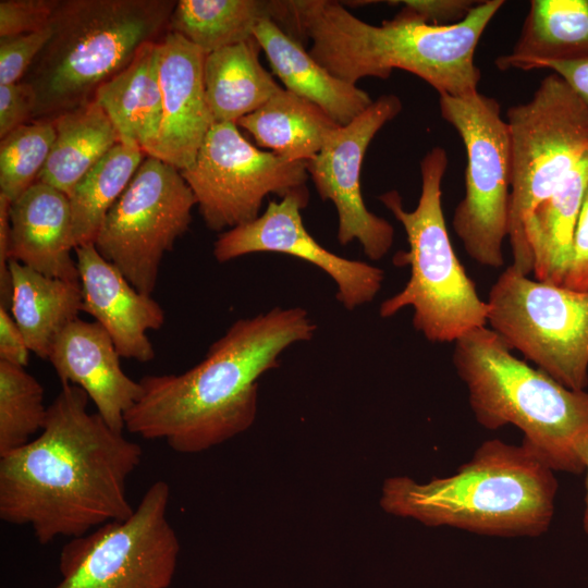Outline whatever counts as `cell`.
<instances>
[{
  "label": "cell",
  "instance_id": "6da1fadb",
  "mask_svg": "<svg viewBox=\"0 0 588 588\" xmlns=\"http://www.w3.org/2000/svg\"><path fill=\"white\" fill-rule=\"evenodd\" d=\"M39 436L0 457V517L37 541L77 538L134 511L126 481L143 450L112 429L79 387L61 383Z\"/></svg>",
  "mask_w": 588,
  "mask_h": 588
},
{
  "label": "cell",
  "instance_id": "7a4b0ae2",
  "mask_svg": "<svg viewBox=\"0 0 588 588\" xmlns=\"http://www.w3.org/2000/svg\"><path fill=\"white\" fill-rule=\"evenodd\" d=\"M317 330L306 309L275 307L236 320L185 372L148 375L124 416L125 429L163 439L179 453H197L248 429L257 413L258 380L291 345Z\"/></svg>",
  "mask_w": 588,
  "mask_h": 588
},
{
  "label": "cell",
  "instance_id": "3957f363",
  "mask_svg": "<svg viewBox=\"0 0 588 588\" xmlns=\"http://www.w3.org/2000/svg\"><path fill=\"white\" fill-rule=\"evenodd\" d=\"M503 0L479 1L454 24L434 25L400 11L381 25L369 24L330 0H289L287 33L311 41L310 56L352 85L365 77L388 78L394 69L409 72L439 95L478 93V42Z\"/></svg>",
  "mask_w": 588,
  "mask_h": 588
},
{
  "label": "cell",
  "instance_id": "277c9868",
  "mask_svg": "<svg viewBox=\"0 0 588 588\" xmlns=\"http://www.w3.org/2000/svg\"><path fill=\"white\" fill-rule=\"evenodd\" d=\"M556 492L554 470L529 445L491 439L451 476L425 483L388 478L380 505L389 514L431 527L538 537L551 525Z\"/></svg>",
  "mask_w": 588,
  "mask_h": 588
},
{
  "label": "cell",
  "instance_id": "5b68a950",
  "mask_svg": "<svg viewBox=\"0 0 588 588\" xmlns=\"http://www.w3.org/2000/svg\"><path fill=\"white\" fill-rule=\"evenodd\" d=\"M174 0H59L51 36L21 82L35 94L32 121L95 99L98 88L168 33Z\"/></svg>",
  "mask_w": 588,
  "mask_h": 588
},
{
  "label": "cell",
  "instance_id": "8992f818",
  "mask_svg": "<svg viewBox=\"0 0 588 588\" xmlns=\"http://www.w3.org/2000/svg\"><path fill=\"white\" fill-rule=\"evenodd\" d=\"M454 344L453 365L477 422L489 430L513 425L554 471L581 474L588 391L571 390L518 359L488 326Z\"/></svg>",
  "mask_w": 588,
  "mask_h": 588
},
{
  "label": "cell",
  "instance_id": "52a82bcc",
  "mask_svg": "<svg viewBox=\"0 0 588 588\" xmlns=\"http://www.w3.org/2000/svg\"><path fill=\"white\" fill-rule=\"evenodd\" d=\"M448 155L433 147L420 161L421 192L416 208L403 207L395 189L379 196L404 228L408 250L399 252L396 266L408 265L406 285L387 298L379 308L389 318L412 307L413 326L433 343L456 342L466 333L487 326L488 304L467 275L452 246L442 209V182Z\"/></svg>",
  "mask_w": 588,
  "mask_h": 588
},
{
  "label": "cell",
  "instance_id": "ba28073f",
  "mask_svg": "<svg viewBox=\"0 0 588 588\" xmlns=\"http://www.w3.org/2000/svg\"><path fill=\"white\" fill-rule=\"evenodd\" d=\"M506 117L511 142L510 267L529 275L534 257L526 226L538 205L588 152V108L551 73L528 101L511 107Z\"/></svg>",
  "mask_w": 588,
  "mask_h": 588
},
{
  "label": "cell",
  "instance_id": "9c48e42d",
  "mask_svg": "<svg viewBox=\"0 0 588 588\" xmlns=\"http://www.w3.org/2000/svg\"><path fill=\"white\" fill-rule=\"evenodd\" d=\"M487 324L513 351L564 387H588V291L580 292L515 272L493 283Z\"/></svg>",
  "mask_w": 588,
  "mask_h": 588
},
{
  "label": "cell",
  "instance_id": "30bf717a",
  "mask_svg": "<svg viewBox=\"0 0 588 588\" xmlns=\"http://www.w3.org/2000/svg\"><path fill=\"white\" fill-rule=\"evenodd\" d=\"M443 120L458 133L465 151V195L454 210L453 229L477 264L503 266L511 203V142L497 99L479 91L439 97Z\"/></svg>",
  "mask_w": 588,
  "mask_h": 588
},
{
  "label": "cell",
  "instance_id": "8fae6325",
  "mask_svg": "<svg viewBox=\"0 0 588 588\" xmlns=\"http://www.w3.org/2000/svg\"><path fill=\"white\" fill-rule=\"evenodd\" d=\"M170 491L158 480L127 518L72 538L62 548L54 588H169L181 550L167 517Z\"/></svg>",
  "mask_w": 588,
  "mask_h": 588
},
{
  "label": "cell",
  "instance_id": "7c38bea8",
  "mask_svg": "<svg viewBox=\"0 0 588 588\" xmlns=\"http://www.w3.org/2000/svg\"><path fill=\"white\" fill-rule=\"evenodd\" d=\"M196 205L180 170L147 156L108 211L94 244L137 291L151 296L161 261L188 231Z\"/></svg>",
  "mask_w": 588,
  "mask_h": 588
},
{
  "label": "cell",
  "instance_id": "4fadbf2b",
  "mask_svg": "<svg viewBox=\"0 0 588 588\" xmlns=\"http://www.w3.org/2000/svg\"><path fill=\"white\" fill-rule=\"evenodd\" d=\"M180 172L216 232L252 222L269 194L284 198L306 188L308 179L306 161L259 149L233 122L215 123L192 166Z\"/></svg>",
  "mask_w": 588,
  "mask_h": 588
},
{
  "label": "cell",
  "instance_id": "5bb4252c",
  "mask_svg": "<svg viewBox=\"0 0 588 588\" xmlns=\"http://www.w3.org/2000/svg\"><path fill=\"white\" fill-rule=\"evenodd\" d=\"M401 110L396 95L380 96L348 124L334 130L321 150L306 161L317 193L336 209L339 243L357 241L371 260H380L391 249L394 228L367 209L360 189L362 167L372 138Z\"/></svg>",
  "mask_w": 588,
  "mask_h": 588
},
{
  "label": "cell",
  "instance_id": "9a60e30c",
  "mask_svg": "<svg viewBox=\"0 0 588 588\" xmlns=\"http://www.w3.org/2000/svg\"><path fill=\"white\" fill-rule=\"evenodd\" d=\"M308 200L307 188L295 191L280 201L270 200L265 212L252 222L219 234L213 244L215 258L226 262L253 253L291 255L329 274L338 286V301L347 310L372 302L381 289L383 270L338 256L321 246L303 223L301 210Z\"/></svg>",
  "mask_w": 588,
  "mask_h": 588
},
{
  "label": "cell",
  "instance_id": "2e32d148",
  "mask_svg": "<svg viewBox=\"0 0 588 588\" xmlns=\"http://www.w3.org/2000/svg\"><path fill=\"white\" fill-rule=\"evenodd\" d=\"M159 47L162 122L158 140L147 156L182 171L192 166L215 124L204 84L207 53L171 32Z\"/></svg>",
  "mask_w": 588,
  "mask_h": 588
},
{
  "label": "cell",
  "instance_id": "e0dca14e",
  "mask_svg": "<svg viewBox=\"0 0 588 588\" xmlns=\"http://www.w3.org/2000/svg\"><path fill=\"white\" fill-rule=\"evenodd\" d=\"M83 295V311L95 318L111 336L123 358L148 363L155 358L147 332L164 323L162 307L137 291L97 250L94 243L75 247Z\"/></svg>",
  "mask_w": 588,
  "mask_h": 588
},
{
  "label": "cell",
  "instance_id": "ac0fdd59",
  "mask_svg": "<svg viewBox=\"0 0 588 588\" xmlns=\"http://www.w3.org/2000/svg\"><path fill=\"white\" fill-rule=\"evenodd\" d=\"M120 358L109 333L79 318L59 334L48 357L61 383L82 388L103 420L123 432L124 416L140 397L142 385L123 371Z\"/></svg>",
  "mask_w": 588,
  "mask_h": 588
},
{
  "label": "cell",
  "instance_id": "d6986e66",
  "mask_svg": "<svg viewBox=\"0 0 588 588\" xmlns=\"http://www.w3.org/2000/svg\"><path fill=\"white\" fill-rule=\"evenodd\" d=\"M10 260L48 277L79 282L69 197L36 181L9 208Z\"/></svg>",
  "mask_w": 588,
  "mask_h": 588
},
{
  "label": "cell",
  "instance_id": "ffe728a7",
  "mask_svg": "<svg viewBox=\"0 0 588 588\" xmlns=\"http://www.w3.org/2000/svg\"><path fill=\"white\" fill-rule=\"evenodd\" d=\"M254 38L285 89L321 108L340 126L373 102L365 90L332 75L274 21H260Z\"/></svg>",
  "mask_w": 588,
  "mask_h": 588
},
{
  "label": "cell",
  "instance_id": "44dd1931",
  "mask_svg": "<svg viewBox=\"0 0 588 588\" xmlns=\"http://www.w3.org/2000/svg\"><path fill=\"white\" fill-rule=\"evenodd\" d=\"M159 41L144 46L127 68L98 88L94 99L110 119L120 143L146 155L156 145L162 122Z\"/></svg>",
  "mask_w": 588,
  "mask_h": 588
},
{
  "label": "cell",
  "instance_id": "7402d4cb",
  "mask_svg": "<svg viewBox=\"0 0 588 588\" xmlns=\"http://www.w3.org/2000/svg\"><path fill=\"white\" fill-rule=\"evenodd\" d=\"M9 268L11 315L29 351L48 359L59 334L83 311L81 282L48 277L12 259Z\"/></svg>",
  "mask_w": 588,
  "mask_h": 588
},
{
  "label": "cell",
  "instance_id": "603a6c76",
  "mask_svg": "<svg viewBox=\"0 0 588 588\" xmlns=\"http://www.w3.org/2000/svg\"><path fill=\"white\" fill-rule=\"evenodd\" d=\"M588 59V0H532L520 34L495 65L529 71L543 61Z\"/></svg>",
  "mask_w": 588,
  "mask_h": 588
},
{
  "label": "cell",
  "instance_id": "cb8c5ba5",
  "mask_svg": "<svg viewBox=\"0 0 588 588\" xmlns=\"http://www.w3.org/2000/svg\"><path fill=\"white\" fill-rule=\"evenodd\" d=\"M259 49L253 37L206 54L204 84L215 123H237L282 89L261 65Z\"/></svg>",
  "mask_w": 588,
  "mask_h": 588
},
{
  "label": "cell",
  "instance_id": "d4e9b609",
  "mask_svg": "<svg viewBox=\"0 0 588 588\" xmlns=\"http://www.w3.org/2000/svg\"><path fill=\"white\" fill-rule=\"evenodd\" d=\"M588 188V152L534 210L526 238L536 280L562 285L569 264L577 219Z\"/></svg>",
  "mask_w": 588,
  "mask_h": 588
},
{
  "label": "cell",
  "instance_id": "484cf974",
  "mask_svg": "<svg viewBox=\"0 0 588 588\" xmlns=\"http://www.w3.org/2000/svg\"><path fill=\"white\" fill-rule=\"evenodd\" d=\"M236 124L259 147L290 161L313 159L340 126L321 108L285 88Z\"/></svg>",
  "mask_w": 588,
  "mask_h": 588
},
{
  "label": "cell",
  "instance_id": "4316f807",
  "mask_svg": "<svg viewBox=\"0 0 588 588\" xmlns=\"http://www.w3.org/2000/svg\"><path fill=\"white\" fill-rule=\"evenodd\" d=\"M286 16V1L179 0L168 32L181 35L210 53L253 38L254 28L262 20H272L282 26Z\"/></svg>",
  "mask_w": 588,
  "mask_h": 588
},
{
  "label": "cell",
  "instance_id": "83f0119b",
  "mask_svg": "<svg viewBox=\"0 0 588 588\" xmlns=\"http://www.w3.org/2000/svg\"><path fill=\"white\" fill-rule=\"evenodd\" d=\"M54 140L37 181L68 197L75 184L118 143V133L95 101L59 114Z\"/></svg>",
  "mask_w": 588,
  "mask_h": 588
},
{
  "label": "cell",
  "instance_id": "f1b7e54d",
  "mask_svg": "<svg viewBox=\"0 0 588 588\" xmlns=\"http://www.w3.org/2000/svg\"><path fill=\"white\" fill-rule=\"evenodd\" d=\"M147 156L118 143L73 187L69 195L75 247L95 243L102 222Z\"/></svg>",
  "mask_w": 588,
  "mask_h": 588
},
{
  "label": "cell",
  "instance_id": "f546056e",
  "mask_svg": "<svg viewBox=\"0 0 588 588\" xmlns=\"http://www.w3.org/2000/svg\"><path fill=\"white\" fill-rule=\"evenodd\" d=\"M47 409L40 382L25 367L0 360V457L42 430Z\"/></svg>",
  "mask_w": 588,
  "mask_h": 588
},
{
  "label": "cell",
  "instance_id": "4dcf8cb0",
  "mask_svg": "<svg viewBox=\"0 0 588 588\" xmlns=\"http://www.w3.org/2000/svg\"><path fill=\"white\" fill-rule=\"evenodd\" d=\"M56 132L52 121H30L0 143V195L13 203L32 186L50 154Z\"/></svg>",
  "mask_w": 588,
  "mask_h": 588
},
{
  "label": "cell",
  "instance_id": "1f68e13d",
  "mask_svg": "<svg viewBox=\"0 0 588 588\" xmlns=\"http://www.w3.org/2000/svg\"><path fill=\"white\" fill-rule=\"evenodd\" d=\"M51 26L35 33L0 37V85L21 82L51 36Z\"/></svg>",
  "mask_w": 588,
  "mask_h": 588
},
{
  "label": "cell",
  "instance_id": "d6a6232c",
  "mask_svg": "<svg viewBox=\"0 0 588 588\" xmlns=\"http://www.w3.org/2000/svg\"><path fill=\"white\" fill-rule=\"evenodd\" d=\"M59 0H1L0 37L42 30L50 26Z\"/></svg>",
  "mask_w": 588,
  "mask_h": 588
},
{
  "label": "cell",
  "instance_id": "836d02e7",
  "mask_svg": "<svg viewBox=\"0 0 588 588\" xmlns=\"http://www.w3.org/2000/svg\"><path fill=\"white\" fill-rule=\"evenodd\" d=\"M35 107V94L28 84L0 85V137L30 122Z\"/></svg>",
  "mask_w": 588,
  "mask_h": 588
},
{
  "label": "cell",
  "instance_id": "e575fe53",
  "mask_svg": "<svg viewBox=\"0 0 588 588\" xmlns=\"http://www.w3.org/2000/svg\"><path fill=\"white\" fill-rule=\"evenodd\" d=\"M478 2L471 0L388 1L389 4H402V11L434 25H450L464 20Z\"/></svg>",
  "mask_w": 588,
  "mask_h": 588
},
{
  "label": "cell",
  "instance_id": "d590c367",
  "mask_svg": "<svg viewBox=\"0 0 588 588\" xmlns=\"http://www.w3.org/2000/svg\"><path fill=\"white\" fill-rule=\"evenodd\" d=\"M562 285L574 291H588V188L577 219L571 259Z\"/></svg>",
  "mask_w": 588,
  "mask_h": 588
},
{
  "label": "cell",
  "instance_id": "8d00e7d4",
  "mask_svg": "<svg viewBox=\"0 0 588 588\" xmlns=\"http://www.w3.org/2000/svg\"><path fill=\"white\" fill-rule=\"evenodd\" d=\"M29 348L26 340L8 309L0 306V360L25 367Z\"/></svg>",
  "mask_w": 588,
  "mask_h": 588
},
{
  "label": "cell",
  "instance_id": "74e56055",
  "mask_svg": "<svg viewBox=\"0 0 588 588\" xmlns=\"http://www.w3.org/2000/svg\"><path fill=\"white\" fill-rule=\"evenodd\" d=\"M534 69H548L559 75L588 108V59L575 61H543Z\"/></svg>",
  "mask_w": 588,
  "mask_h": 588
},
{
  "label": "cell",
  "instance_id": "f35d334b",
  "mask_svg": "<svg viewBox=\"0 0 588 588\" xmlns=\"http://www.w3.org/2000/svg\"><path fill=\"white\" fill-rule=\"evenodd\" d=\"M579 455L584 464V471H586V497L585 511L583 515V528L588 535V434L583 439L579 445Z\"/></svg>",
  "mask_w": 588,
  "mask_h": 588
}]
</instances>
